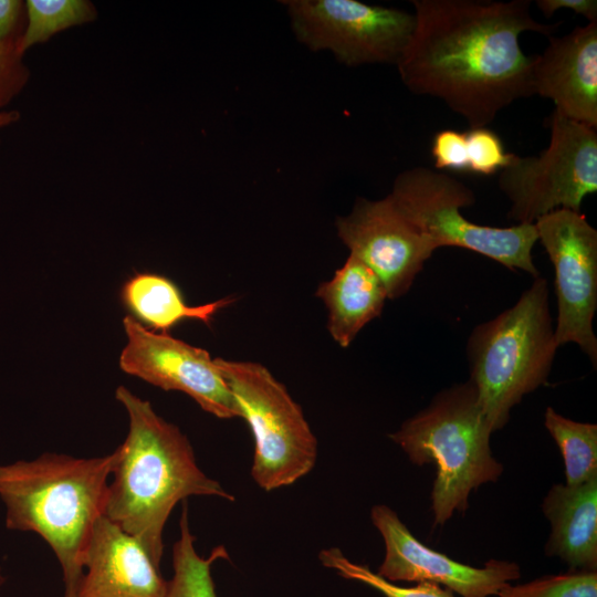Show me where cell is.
Segmentation results:
<instances>
[{"label":"cell","mask_w":597,"mask_h":597,"mask_svg":"<svg viewBox=\"0 0 597 597\" xmlns=\"http://www.w3.org/2000/svg\"><path fill=\"white\" fill-rule=\"evenodd\" d=\"M179 520V537L172 547V577L167 580V597H218L212 578V565L228 559L223 546L214 547L203 557L198 554L188 519L187 502H182Z\"/></svg>","instance_id":"obj_19"},{"label":"cell","mask_w":597,"mask_h":597,"mask_svg":"<svg viewBox=\"0 0 597 597\" xmlns=\"http://www.w3.org/2000/svg\"><path fill=\"white\" fill-rule=\"evenodd\" d=\"M535 3L545 18H551L559 9H568L588 22H597L596 0H537Z\"/></svg>","instance_id":"obj_28"},{"label":"cell","mask_w":597,"mask_h":597,"mask_svg":"<svg viewBox=\"0 0 597 597\" xmlns=\"http://www.w3.org/2000/svg\"><path fill=\"white\" fill-rule=\"evenodd\" d=\"M335 227L349 254L379 277L389 300L409 291L437 250L389 195L378 200L358 198L348 214L336 219Z\"/></svg>","instance_id":"obj_12"},{"label":"cell","mask_w":597,"mask_h":597,"mask_svg":"<svg viewBox=\"0 0 597 597\" xmlns=\"http://www.w3.org/2000/svg\"><path fill=\"white\" fill-rule=\"evenodd\" d=\"M296 40L328 51L346 66L397 64L413 28V13L357 0H284Z\"/></svg>","instance_id":"obj_9"},{"label":"cell","mask_w":597,"mask_h":597,"mask_svg":"<svg viewBox=\"0 0 597 597\" xmlns=\"http://www.w3.org/2000/svg\"><path fill=\"white\" fill-rule=\"evenodd\" d=\"M557 348L548 284L541 275L514 305L473 328L467 343L469 381L493 432L525 395L547 383Z\"/></svg>","instance_id":"obj_5"},{"label":"cell","mask_w":597,"mask_h":597,"mask_svg":"<svg viewBox=\"0 0 597 597\" xmlns=\"http://www.w3.org/2000/svg\"><path fill=\"white\" fill-rule=\"evenodd\" d=\"M116 399L127 411L129 429L115 449L116 462L104 516L133 536L160 566L164 530L174 507L189 496L235 498L198 465L192 446L147 400L124 386Z\"/></svg>","instance_id":"obj_2"},{"label":"cell","mask_w":597,"mask_h":597,"mask_svg":"<svg viewBox=\"0 0 597 597\" xmlns=\"http://www.w3.org/2000/svg\"><path fill=\"white\" fill-rule=\"evenodd\" d=\"M214 360L240 418L251 429V476L256 485L270 492L308 474L317 461V439L286 387L259 363Z\"/></svg>","instance_id":"obj_6"},{"label":"cell","mask_w":597,"mask_h":597,"mask_svg":"<svg viewBox=\"0 0 597 597\" xmlns=\"http://www.w3.org/2000/svg\"><path fill=\"white\" fill-rule=\"evenodd\" d=\"M24 23V1L0 0V45H17Z\"/></svg>","instance_id":"obj_27"},{"label":"cell","mask_w":597,"mask_h":597,"mask_svg":"<svg viewBox=\"0 0 597 597\" xmlns=\"http://www.w3.org/2000/svg\"><path fill=\"white\" fill-rule=\"evenodd\" d=\"M115 450L103 457L43 453L0 464L6 527L41 536L63 573L64 596L75 597L97 521L104 516Z\"/></svg>","instance_id":"obj_3"},{"label":"cell","mask_w":597,"mask_h":597,"mask_svg":"<svg viewBox=\"0 0 597 597\" xmlns=\"http://www.w3.org/2000/svg\"><path fill=\"white\" fill-rule=\"evenodd\" d=\"M498 597H597V572L568 570L502 588Z\"/></svg>","instance_id":"obj_23"},{"label":"cell","mask_w":597,"mask_h":597,"mask_svg":"<svg viewBox=\"0 0 597 597\" xmlns=\"http://www.w3.org/2000/svg\"><path fill=\"white\" fill-rule=\"evenodd\" d=\"M20 119L17 111H0V129L6 128Z\"/></svg>","instance_id":"obj_29"},{"label":"cell","mask_w":597,"mask_h":597,"mask_svg":"<svg viewBox=\"0 0 597 597\" xmlns=\"http://www.w3.org/2000/svg\"><path fill=\"white\" fill-rule=\"evenodd\" d=\"M75 597H167V580L137 540L107 517L95 524Z\"/></svg>","instance_id":"obj_15"},{"label":"cell","mask_w":597,"mask_h":597,"mask_svg":"<svg viewBox=\"0 0 597 597\" xmlns=\"http://www.w3.org/2000/svg\"><path fill=\"white\" fill-rule=\"evenodd\" d=\"M544 425L563 457L567 485L597 476V425L568 419L547 407Z\"/></svg>","instance_id":"obj_20"},{"label":"cell","mask_w":597,"mask_h":597,"mask_svg":"<svg viewBox=\"0 0 597 597\" xmlns=\"http://www.w3.org/2000/svg\"><path fill=\"white\" fill-rule=\"evenodd\" d=\"M122 300L140 324L161 333H167L179 322L189 318L210 325L214 314L234 301L222 297L190 306L174 282L154 273H137L126 281L122 289Z\"/></svg>","instance_id":"obj_18"},{"label":"cell","mask_w":597,"mask_h":597,"mask_svg":"<svg viewBox=\"0 0 597 597\" xmlns=\"http://www.w3.org/2000/svg\"><path fill=\"white\" fill-rule=\"evenodd\" d=\"M123 324L127 344L119 357L122 370L164 390L185 392L217 418H240L229 387L206 349L149 331L129 315Z\"/></svg>","instance_id":"obj_11"},{"label":"cell","mask_w":597,"mask_h":597,"mask_svg":"<svg viewBox=\"0 0 597 597\" xmlns=\"http://www.w3.org/2000/svg\"><path fill=\"white\" fill-rule=\"evenodd\" d=\"M548 147L537 155H511L499 172V188L510 201L507 218L534 223L557 209L582 212L597 191V132L554 111Z\"/></svg>","instance_id":"obj_8"},{"label":"cell","mask_w":597,"mask_h":597,"mask_svg":"<svg viewBox=\"0 0 597 597\" xmlns=\"http://www.w3.org/2000/svg\"><path fill=\"white\" fill-rule=\"evenodd\" d=\"M17 45H0V111L22 92L30 78V70Z\"/></svg>","instance_id":"obj_25"},{"label":"cell","mask_w":597,"mask_h":597,"mask_svg":"<svg viewBox=\"0 0 597 597\" xmlns=\"http://www.w3.org/2000/svg\"><path fill=\"white\" fill-rule=\"evenodd\" d=\"M464 133L468 172L491 176L507 165L512 154L505 150L500 136L488 126L469 128Z\"/></svg>","instance_id":"obj_24"},{"label":"cell","mask_w":597,"mask_h":597,"mask_svg":"<svg viewBox=\"0 0 597 597\" xmlns=\"http://www.w3.org/2000/svg\"><path fill=\"white\" fill-rule=\"evenodd\" d=\"M431 156L436 170L468 172L465 133L450 128L436 133L431 143Z\"/></svg>","instance_id":"obj_26"},{"label":"cell","mask_w":597,"mask_h":597,"mask_svg":"<svg viewBox=\"0 0 597 597\" xmlns=\"http://www.w3.org/2000/svg\"><path fill=\"white\" fill-rule=\"evenodd\" d=\"M492 432L468 380L438 392L425 409L388 434L412 463L436 464L434 525H444L454 512L464 513L471 492L501 476L503 465L490 447Z\"/></svg>","instance_id":"obj_4"},{"label":"cell","mask_w":597,"mask_h":597,"mask_svg":"<svg viewBox=\"0 0 597 597\" xmlns=\"http://www.w3.org/2000/svg\"><path fill=\"white\" fill-rule=\"evenodd\" d=\"M4 583H6V576L3 574L2 568L0 567V588L4 585Z\"/></svg>","instance_id":"obj_30"},{"label":"cell","mask_w":597,"mask_h":597,"mask_svg":"<svg viewBox=\"0 0 597 597\" xmlns=\"http://www.w3.org/2000/svg\"><path fill=\"white\" fill-rule=\"evenodd\" d=\"M398 210L436 247H459L488 256L511 271L534 279L540 272L532 250L537 242L534 223L507 228L471 222L462 208L475 203L473 191L447 172L413 167L397 175L389 193Z\"/></svg>","instance_id":"obj_7"},{"label":"cell","mask_w":597,"mask_h":597,"mask_svg":"<svg viewBox=\"0 0 597 597\" xmlns=\"http://www.w3.org/2000/svg\"><path fill=\"white\" fill-rule=\"evenodd\" d=\"M24 7L25 23L17 43L22 55L55 34L93 22L97 17L94 4L86 0H27Z\"/></svg>","instance_id":"obj_21"},{"label":"cell","mask_w":597,"mask_h":597,"mask_svg":"<svg viewBox=\"0 0 597 597\" xmlns=\"http://www.w3.org/2000/svg\"><path fill=\"white\" fill-rule=\"evenodd\" d=\"M415 28L396 66L413 94L441 100L469 128L485 127L534 95L536 55L524 32L551 36L561 25L533 18L530 0H412Z\"/></svg>","instance_id":"obj_1"},{"label":"cell","mask_w":597,"mask_h":597,"mask_svg":"<svg viewBox=\"0 0 597 597\" xmlns=\"http://www.w3.org/2000/svg\"><path fill=\"white\" fill-rule=\"evenodd\" d=\"M555 273L558 344L575 343L597 366L593 321L597 310V230L585 214L557 209L534 222Z\"/></svg>","instance_id":"obj_10"},{"label":"cell","mask_w":597,"mask_h":597,"mask_svg":"<svg viewBox=\"0 0 597 597\" xmlns=\"http://www.w3.org/2000/svg\"><path fill=\"white\" fill-rule=\"evenodd\" d=\"M370 520L385 543V556L376 573L389 582H428L461 597H491L521 577V567L514 562L490 559L475 567L430 548L385 504L371 507Z\"/></svg>","instance_id":"obj_13"},{"label":"cell","mask_w":597,"mask_h":597,"mask_svg":"<svg viewBox=\"0 0 597 597\" xmlns=\"http://www.w3.org/2000/svg\"><path fill=\"white\" fill-rule=\"evenodd\" d=\"M318 559L324 567L335 570L346 579L367 585L384 597H455L448 588L428 582L417 583L413 586L389 582L368 566L352 562L337 547L322 549Z\"/></svg>","instance_id":"obj_22"},{"label":"cell","mask_w":597,"mask_h":597,"mask_svg":"<svg viewBox=\"0 0 597 597\" xmlns=\"http://www.w3.org/2000/svg\"><path fill=\"white\" fill-rule=\"evenodd\" d=\"M533 90L552 100L561 115L597 128V22L549 36L535 56Z\"/></svg>","instance_id":"obj_14"},{"label":"cell","mask_w":597,"mask_h":597,"mask_svg":"<svg viewBox=\"0 0 597 597\" xmlns=\"http://www.w3.org/2000/svg\"><path fill=\"white\" fill-rule=\"evenodd\" d=\"M315 294L327 310L329 335L343 348L381 314L388 298L379 277L352 254L329 280L317 286Z\"/></svg>","instance_id":"obj_17"},{"label":"cell","mask_w":597,"mask_h":597,"mask_svg":"<svg viewBox=\"0 0 597 597\" xmlns=\"http://www.w3.org/2000/svg\"><path fill=\"white\" fill-rule=\"evenodd\" d=\"M542 510L551 523L545 544L568 570L597 572V476L578 485L554 484Z\"/></svg>","instance_id":"obj_16"}]
</instances>
